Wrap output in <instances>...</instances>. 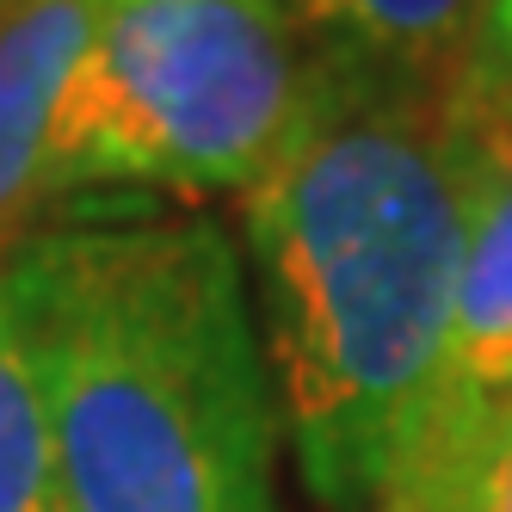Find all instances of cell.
<instances>
[{"label": "cell", "mask_w": 512, "mask_h": 512, "mask_svg": "<svg viewBox=\"0 0 512 512\" xmlns=\"http://www.w3.org/2000/svg\"><path fill=\"white\" fill-rule=\"evenodd\" d=\"M488 167L457 87L309 68L303 124L235 198L278 414L327 512H377L414 457Z\"/></svg>", "instance_id": "1"}, {"label": "cell", "mask_w": 512, "mask_h": 512, "mask_svg": "<svg viewBox=\"0 0 512 512\" xmlns=\"http://www.w3.org/2000/svg\"><path fill=\"white\" fill-rule=\"evenodd\" d=\"M56 512H284L278 383L223 223L62 204L7 253Z\"/></svg>", "instance_id": "2"}, {"label": "cell", "mask_w": 512, "mask_h": 512, "mask_svg": "<svg viewBox=\"0 0 512 512\" xmlns=\"http://www.w3.org/2000/svg\"><path fill=\"white\" fill-rule=\"evenodd\" d=\"M309 105L284 0H112L50 130V216L99 192L241 198Z\"/></svg>", "instance_id": "3"}, {"label": "cell", "mask_w": 512, "mask_h": 512, "mask_svg": "<svg viewBox=\"0 0 512 512\" xmlns=\"http://www.w3.org/2000/svg\"><path fill=\"white\" fill-rule=\"evenodd\" d=\"M512 414V155H494L475 204V229L457 278V309L445 358L432 377V401L414 438V457L395 482H414L451 512L494 432Z\"/></svg>", "instance_id": "4"}, {"label": "cell", "mask_w": 512, "mask_h": 512, "mask_svg": "<svg viewBox=\"0 0 512 512\" xmlns=\"http://www.w3.org/2000/svg\"><path fill=\"white\" fill-rule=\"evenodd\" d=\"M112 0H13L0 13V260L50 216V130Z\"/></svg>", "instance_id": "5"}, {"label": "cell", "mask_w": 512, "mask_h": 512, "mask_svg": "<svg viewBox=\"0 0 512 512\" xmlns=\"http://www.w3.org/2000/svg\"><path fill=\"white\" fill-rule=\"evenodd\" d=\"M488 0H284L315 75L451 93Z\"/></svg>", "instance_id": "6"}, {"label": "cell", "mask_w": 512, "mask_h": 512, "mask_svg": "<svg viewBox=\"0 0 512 512\" xmlns=\"http://www.w3.org/2000/svg\"><path fill=\"white\" fill-rule=\"evenodd\" d=\"M0 512H56L50 420L7 290V260H0Z\"/></svg>", "instance_id": "7"}, {"label": "cell", "mask_w": 512, "mask_h": 512, "mask_svg": "<svg viewBox=\"0 0 512 512\" xmlns=\"http://www.w3.org/2000/svg\"><path fill=\"white\" fill-rule=\"evenodd\" d=\"M457 105L488 155H512V0L482 7V31L457 75Z\"/></svg>", "instance_id": "8"}, {"label": "cell", "mask_w": 512, "mask_h": 512, "mask_svg": "<svg viewBox=\"0 0 512 512\" xmlns=\"http://www.w3.org/2000/svg\"><path fill=\"white\" fill-rule=\"evenodd\" d=\"M457 512H512V414L494 432V445L482 451V463H475Z\"/></svg>", "instance_id": "9"}, {"label": "cell", "mask_w": 512, "mask_h": 512, "mask_svg": "<svg viewBox=\"0 0 512 512\" xmlns=\"http://www.w3.org/2000/svg\"><path fill=\"white\" fill-rule=\"evenodd\" d=\"M377 512H451L445 500H432L426 488H414V482H395L383 500H377Z\"/></svg>", "instance_id": "10"}]
</instances>
